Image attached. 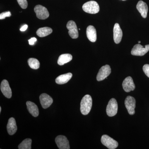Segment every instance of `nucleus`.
<instances>
[{
    "instance_id": "24",
    "label": "nucleus",
    "mask_w": 149,
    "mask_h": 149,
    "mask_svg": "<svg viewBox=\"0 0 149 149\" xmlns=\"http://www.w3.org/2000/svg\"><path fill=\"white\" fill-rule=\"evenodd\" d=\"M19 5L22 9H26L28 6L27 0H17Z\"/></svg>"
},
{
    "instance_id": "14",
    "label": "nucleus",
    "mask_w": 149,
    "mask_h": 149,
    "mask_svg": "<svg viewBox=\"0 0 149 149\" xmlns=\"http://www.w3.org/2000/svg\"><path fill=\"white\" fill-rule=\"evenodd\" d=\"M113 40L115 43L118 44L120 42L123 36L122 31L118 23L115 24L113 29Z\"/></svg>"
},
{
    "instance_id": "29",
    "label": "nucleus",
    "mask_w": 149,
    "mask_h": 149,
    "mask_svg": "<svg viewBox=\"0 0 149 149\" xmlns=\"http://www.w3.org/2000/svg\"><path fill=\"white\" fill-rule=\"evenodd\" d=\"M1 107H0V112H1Z\"/></svg>"
},
{
    "instance_id": "12",
    "label": "nucleus",
    "mask_w": 149,
    "mask_h": 149,
    "mask_svg": "<svg viewBox=\"0 0 149 149\" xmlns=\"http://www.w3.org/2000/svg\"><path fill=\"white\" fill-rule=\"evenodd\" d=\"M123 88L125 92L129 93L135 89V85L132 77L128 76L123 80L122 83Z\"/></svg>"
},
{
    "instance_id": "23",
    "label": "nucleus",
    "mask_w": 149,
    "mask_h": 149,
    "mask_svg": "<svg viewBox=\"0 0 149 149\" xmlns=\"http://www.w3.org/2000/svg\"><path fill=\"white\" fill-rule=\"evenodd\" d=\"M28 65L31 68L37 69L40 68V63L37 59L30 58L28 60Z\"/></svg>"
},
{
    "instance_id": "31",
    "label": "nucleus",
    "mask_w": 149,
    "mask_h": 149,
    "mask_svg": "<svg viewBox=\"0 0 149 149\" xmlns=\"http://www.w3.org/2000/svg\"><path fill=\"white\" fill-rule=\"evenodd\" d=\"M122 1H126V0H122Z\"/></svg>"
},
{
    "instance_id": "9",
    "label": "nucleus",
    "mask_w": 149,
    "mask_h": 149,
    "mask_svg": "<svg viewBox=\"0 0 149 149\" xmlns=\"http://www.w3.org/2000/svg\"><path fill=\"white\" fill-rule=\"evenodd\" d=\"M67 28L68 29V34L72 39H77L78 38V29L76 23L72 20L68 21L67 24Z\"/></svg>"
},
{
    "instance_id": "16",
    "label": "nucleus",
    "mask_w": 149,
    "mask_h": 149,
    "mask_svg": "<svg viewBox=\"0 0 149 149\" xmlns=\"http://www.w3.org/2000/svg\"><path fill=\"white\" fill-rule=\"evenodd\" d=\"M86 34L88 40L92 42H95L97 40V32L95 27L92 25L88 26L86 30Z\"/></svg>"
},
{
    "instance_id": "28",
    "label": "nucleus",
    "mask_w": 149,
    "mask_h": 149,
    "mask_svg": "<svg viewBox=\"0 0 149 149\" xmlns=\"http://www.w3.org/2000/svg\"><path fill=\"white\" fill-rule=\"evenodd\" d=\"M28 27V25L27 24H24L21 28L20 29V30L21 31H24L27 29Z\"/></svg>"
},
{
    "instance_id": "30",
    "label": "nucleus",
    "mask_w": 149,
    "mask_h": 149,
    "mask_svg": "<svg viewBox=\"0 0 149 149\" xmlns=\"http://www.w3.org/2000/svg\"><path fill=\"white\" fill-rule=\"evenodd\" d=\"M141 41H139V43H141Z\"/></svg>"
},
{
    "instance_id": "17",
    "label": "nucleus",
    "mask_w": 149,
    "mask_h": 149,
    "mask_svg": "<svg viewBox=\"0 0 149 149\" xmlns=\"http://www.w3.org/2000/svg\"><path fill=\"white\" fill-rule=\"evenodd\" d=\"M8 133L10 135H13L16 133L17 130L16 121L13 117L10 118L8 120L7 126Z\"/></svg>"
},
{
    "instance_id": "10",
    "label": "nucleus",
    "mask_w": 149,
    "mask_h": 149,
    "mask_svg": "<svg viewBox=\"0 0 149 149\" xmlns=\"http://www.w3.org/2000/svg\"><path fill=\"white\" fill-rule=\"evenodd\" d=\"M55 142L57 146L60 149H69V141L65 136H58L55 139Z\"/></svg>"
},
{
    "instance_id": "20",
    "label": "nucleus",
    "mask_w": 149,
    "mask_h": 149,
    "mask_svg": "<svg viewBox=\"0 0 149 149\" xmlns=\"http://www.w3.org/2000/svg\"><path fill=\"white\" fill-rule=\"evenodd\" d=\"M72 58V56L70 54H63L59 57L58 60V64L60 65H63L71 61Z\"/></svg>"
},
{
    "instance_id": "4",
    "label": "nucleus",
    "mask_w": 149,
    "mask_h": 149,
    "mask_svg": "<svg viewBox=\"0 0 149 149\" xmlns=\"http://www.w3.org/2000/svg\"><path fill=\"white\" fill-rule=\"evenodd\" d=\"M118 108V107L116 100L114 98L111 99L107 107V115L110 117L114 116L117 113Z\"/></svg>"
},
{
    "instance_id": "1",
    "label": "nucleus",
    "mask_w": 149,
    "mask_h": 149,
    "mask_svg": "<svg viewBox=\"0 0 149 149\" xmlns=\"http://www.w3.org/2000/svg\"><path fill=\"white\" fill-rule=\"evenodd\" d=\"M93 100L90 95L84 96L80 103V111L84 115L88 114L92 108Z\"/></svg>"
},
{
    "instance_id": "25",
    "label": "nucleus",
    "mask_w": 149,
    "mask_h": 149,
    "mask_svg": "<svg viewBox=\"0 0 149 149\" xmlns=\"http://www.w3.org/2000/svg\"><path fill=\"white\" fill-rule=\"evenodd\" d=\"M11 15V14L10 11L5 12L2 13L0 14V19H3L6 18V17H9Z\"/></svg>"
},
{
    "instance_id": "8",
    "label": "nucleus",
    "mask_w": 149,
    "mask_h": 149,
    "mask_svg": "<svg viewBox=\"0 0 149 149\" xmlns=\"http://www.w3.org/2000/svg\"><path fill=\"white\" fill-rule=\"evenodd\" d=\"M111 69L108 65L102 67L100 69L97 76V80L98 81H101L104 80L110 74Z\"/></svg>"
},
{
    "instance_id": "7",
    "label": "nucleus",
    "mask_w": 149,
    "mask_h": 149,
    "mask_svg": "<svg viewBox=\"0 0 149 149\" xmlns=\"http://www.w3.org/2000/svg\"><path fill=\"white\" fill-rule=\"evenodd\" d=\"M136 100L133 97L128 96L125 99V105L128 113L131 115L135 114L136 108Z\"/></svg>"
},
{
    "instance_id": "11",
    "label": "nucleus",
    "mask_w": 149,
    "mask_h": 149,
    "mask_svg": "<svg viewBox=\"0 0 149 149\" xmlns=\"http://www.w3.org/2000/svg\"><path fill=\"white\" fill-rule=\"evenodd\" d=\"M40 103L43 108L46 109L50 106L53 103V100L52 97L46 93H43L40 97Z\"/></svg>"
},
{
    "instance_id": "22",
    "label": "nucleus",
    "mask_w": 149,
    "mask_h": 149,
    "mask_svg": "<svg viewBox=\"0 0 149 149\" xmlns=\"http://www.w3.org/2000/svg\"><path fill=\"white\" fill-rule=\"evenodd\" d=\"M32 142V141L31 139H25L19 145L18 149H31Z\"/></svg>"
},
{
    "instance_id": "26",
    "label": "nucleus",
    "mask_w": 149,
    "mask_h": 149,
    "mask_svg": "<svg viewBox=\"0 0 149 149\" xmlns=\"http://www.w3.org/2000/svg\"><path fill=\"white\" fill-rule=\"evenodd\" d=\"M143 70L145 74L149 77V64H146L143 66Z\"/></svg>"
},
{
    "instance_id": "27",
    "label": "nucleus",
    "mask_w": 149,
    "mask_h": 149,
    "mask_svg": "<svg viewBox=\"0 0 149 149\" xmlns=\"http://www.w3.org/2000/svg\"><path fill=\"white\" fill-rule=\"evenodd\" d=\"M37 39L35 37H32L30 40H28L29 41V45H33L35 44V42L37 41Z\"/></svg>"
},
{
    "instance_id": "18",
    "label": "nucleus",
    "mask_w": 149,
    "mask_h": 149,
    "mask_svg": "<svg viewBox=\"0 0 149 149\" xmlns=\"http://www.w3.org/2000/svg\"><path fill=\"white\" fill-rule=\"evenodd\" d=\"M26 105L28 111L32 116L35 117L38 116L39 114V109L36 104L32 102L27 101L26 102Z\"/></svg>"
},
{
    "instance_id": "21",
    "label": "nucleus",
    "mask_w": 149,
    "mask_h": 149,
    "mask_svg": "<svg viewBox=\"0 0 149 149\" xmlns=\"http://www.w3.org/2000/svg\"><path fill=\"white\" fill-rule=\"evenodd\" d=\"M52 29L49 27L40 28L37 31V34L39 37H43L49 35L52 32Z\"/></svg>"
},
{
    "instance_id": "6",
    "label": "nucleus",
    "mask_w": 149,
    "mask_h": 149,
    "mask_svg": "<svg viewBox=\"0 0 149 149\" xmlns=\"http://www.w3.org/2000/svg\"><path fill=\"white\" fill-rule=\"evenodd\" d=\"M37 18L41 19H45L48 18L49 15L47 8L42 6L38 5L34 8Z\"/></svg>"
},
{
    "instance_id": "5",
    "label": "nucleus",
    "mask_w": 149,
    "mask_h": 149,
    "mask_svg": "<svg viewBox=\"0 0 149 149\" xmlns=\"http://www.w3.org/2000/svg\"><path fill=\"white\" fill-rule=\"evenodd\" d=\"M101 142L103 145L109 149L116 148L118 146V143L117 141L106 135H103L102 136Z\"/></svg>"
},
{
    "instance_id": "13",
    "label": "nucleus",
    "mask_w": 149,
    "mask_h": 149,
    "mask_svg": "<svg viewBox=\"0 0 149 149\" xmlns=\"http://www.w3.org/2000/svg\"><path fill=\"white\" fill-rule=\"evenodd\" d=\"M1 90L6 97L10 99L12 95L11 89L10 87L8 81L6 80H3L2 81L1 85Z\"/></svg>"
},
{
    "instance_id": "3",
    "label": "nucleus",
    "mask_w": 149,
    "mask_h": 149,
    "mask_svg": "<svg viewBox=\"0 0 149 149\" xmlns=\"http://www.w3.org/2000/svg\"><path fill=\"white\" fill-rule=\"evenodd\" d=\"M149 51V45L143 47L139 44L133 47L131 50V54L133 56H143L148 53Z\"/></svg>"
},
{
    "instance_id": "19",
    "label": "nucleus",
    "mask_w": 149,
    "mask_h": 149,
    "mask_svg": "<svg viewBox=\"0 0 149 149\" xmlns=\"http://www.w3.org/2000/svg\"><path fill=\"white\" fill-rule=\"evenodd\" d=\"M72 73H70V72L61 74L56 78V83L59 85L65 84L70 80V79L72 78Z\"/></svg>"
},
{
    "instance_id": "15",
    "label": "nucleus",
    "mask_w": 149,
    "mask_h": 149,
    "mask_svg": "<svg viewBox=\"0 0 149 149\" xmlns=\"http://www.w3.org/2000/svg\"><path fill=\"white\" fill-rule=\"evenodd\" d=\"M136 8L141 14V16L144 18H146L147 16L148 8L146 3L142 1H140L137 3Z\"/></svg>"
},
{
    "instance_id": "2",
    "label": "nucleus",
    "mask_w": 149,
    "mask_h": 149,
    "mask_svg": "<svg viewBox=\"0 0 149 149\" xmlns=\"http://www.w3.org/2000/svg\"><path fill=\"white\" fill-rule=\"evenodd\" d=\"M83 9L87 13L96 14L98 13L100 11V6L97 2L91 1L83 4Z\"/></svg>"
}]
</instances>
